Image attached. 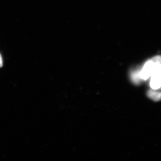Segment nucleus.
<instances>
[{
    "mask_svg": "<svg viewBox=\"0 0 161 161\" xmlns=\"http://www.w3.org/2000/svg\"><path fill=\"white\" fill-rule=\"evenodd\" d=\"M150 79V86L153 90L161 88V66L156 68Z\"/></svg>",
    "mask_w": 161,
    "mask_h": 161,
    "instance_id": "obj_2",
    "label": "nucleus"
},
{
    "mask_svg": "<svg viewBox=\"0 0 161 161\" xmlns=\"http://www.w3.org/2000/svg\"><path fill=\"white\" fill-rule=\"evenodd\" d=\"M161 66V56H157L148 60L141 70H138L141 80H146L150 78L156 68Z\"/></svg>",
    "mask_w": 161,
    "mask_h": 161,
    "instance_id": "obj_1",
    "label": "nucleus"
},
{
    "mask_svg": "<svg viewBox=\"0 0 161 161\" xmlns=\"http://www.w3.org/2000/svg\"><path fill=\"white\" fill-rule=\"evenodd\" d=\"M147 95L149 98L154 101L161 100V92L156 91L155 90H150L147 92Z\"/></svg>",
    "mask_w": 161,
    "mask_h": 161,
    "instance_id": "obj_3",
    "label": "nucleus"
},
{
    "mask_svg": "<svg viewBox=\"0 0 161 161\" xmlns=\"http://www.w3.org/2000/svg\"><path fill=\"white\" fill-rule=\"evenodd\" d=\"M3 65V60L2 56L0 54V67H2Z\"/></svg>",
    "mask_w": 161,
    "mask_h": 161,
    "instance_id": "obj_4",
    "label": "nucleus"
}]
</instances>
